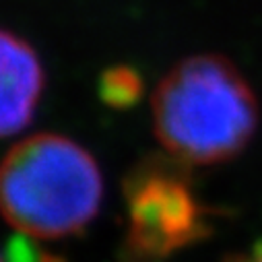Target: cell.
I'll list each match as a JSON object with an SVG mask.
<instances>
[{"label":"cell","mask_w":262,"mask_h":262,"mask_svg":"<svg viewBox=\"0 0 262 262\" xmlns=\"http://www.w3.org/2000/svg\"><path fill=\"white\" fill-rule=\"evenodd\" d=\"M128 262H157L211 235L209 211L196 199L186 163L151 157L124 180Z\"/></svg>","instance_id":"3957f363"},{"label":"cell","mask_w":262,"mask_h":262,"mask_svg":"<svg viewBox=\"0 0 262 262\" xmlns=\"http://www.w3.org/2000/svg\"><path fill=\"white\" fill-rule=\"evenodd\" d=\"M225 262H262V244H258L250 254H233Z\"/></svg>","instance_id":"8992f818"},{"label":"cell","mask_w":262,"mask_h":262,"mask_svg":"<svg viewBox=\"0 0 262 262\" xmlns=\"http://www.w3.org/2000/svg\"><path fill=\"white\" fill-rule=\"evenodd\" d=\"M101 199L103 178L95 159L62 135H31L3 161V213L27 237L60 239L83 231Z\"/></svg>","instance_id":"7a4b0ae2"},{"label":"cell","mask_w":262,"mask_h":262,"mask_svg":"<svg viewBox=\"0 0 262 262\" xmlns=\"http://www.w3.org/2000/svg\"><path fill=\"white\" fill-rule=\"evenodd\" d=\"M161 147L186 165H213L237 157L258 128V101L219 54L188 56L161 79L151 97Z\"/></svg>","instance_id":"6da1fadb"},{"label":"cell","mask_w":262,"mask_h":262,"mask_svg":"<svg viewBox=\"0 0 262 262\" xmlns=\"http://www.w3.org/2000/svg\"><path fill=\"white\" fill-rule=\"evenodd\" d=\"M143 95V79L130 67H114L103 73L99 83V97L116 110L135 105Z\"/></svg>","instance_id":"5b68a950"},{"label":"cell","mask_w":262,"mask_h":262,"mask_svg":"<svg viewBox=\"0 0 262 262\" xmlns=\"http://www.w3.org/2000/svg\"><path fill=\"white\" fill-rule=\"evenodd\" d=\"M0 64H3L0 130L5 137H11L25 130L33 118L43 89V69L35 50L7 29L0 35Z\"/></svg>","instance_id":"277c9868"}]
</instances>
